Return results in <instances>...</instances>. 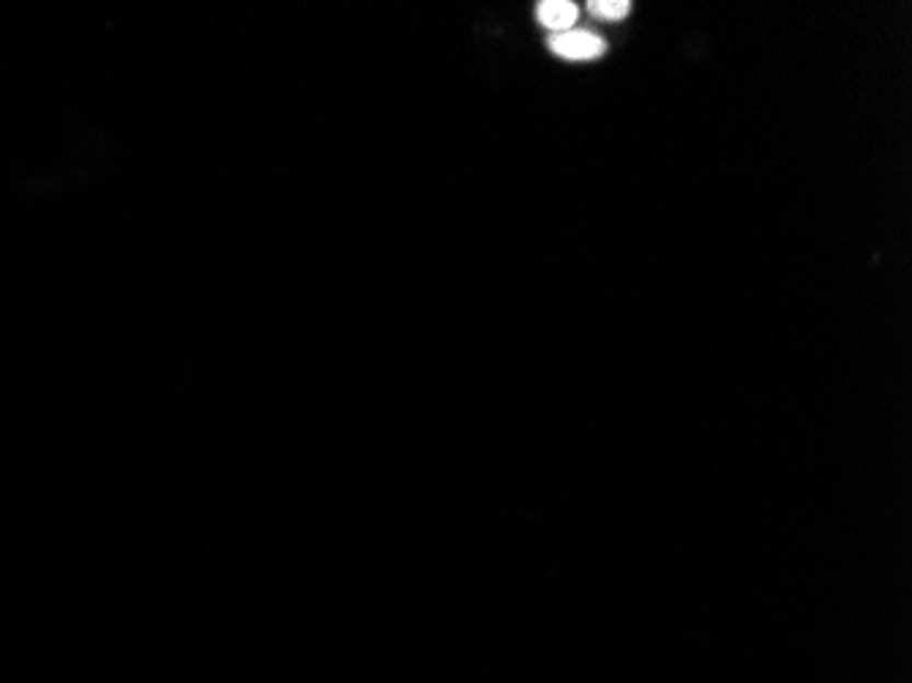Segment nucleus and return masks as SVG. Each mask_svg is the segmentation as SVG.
<instances>
[{"instance_id": "nucleus-1", "label": "nucleus", "mask_w": 912, "mask_h": 683, "mask_svg": "<svg viewBox=\"0 0 912 683\" xmlns=\"http://www.w3.org/2000/svg\"><path fill=\"white\" fill-rule=\"evenodd\" d=\"M550 49L563 60H593L604 55L607 42L590 31H563L552 33Z\"/></svg>"}, {"instance_id": "nucleus-2", "label": "nucleus", "mask_w": 912, "mask_h": 683, "mask_svg": "<svg viewBox=\"0 0 912 683\" xmlns=\"http://www.w3.org/2000/svg\"><path fill=\"white\" fill-rule=\"evenodd\" d=\"M535 14H539V22L546 27V31L563 33L577 22L579 9H577V3H572V0H544V3H539V11H535Z\"/></svg>"}, {"instance_id": "nucleus-3", "label": "nucleus", "mask_w": 912, "mask_h": 683, "mask_svg": "<svg viewBox=\"0 0 912 683\" xmlns=\"http://www.w3.org/2000/svg\"><path fill=\"white\" fill-rule=\"evenodd\" d=\"M588 11L596 16V20L617 22V20H626L628 11H632V3H628V0H590Z\"/></svg>"}]
</instances>
